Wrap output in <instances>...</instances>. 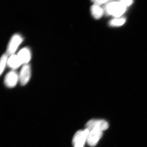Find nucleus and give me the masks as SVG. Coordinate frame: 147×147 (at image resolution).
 Wrapping results in <instances>:
<instances>
[{
  "label": "nucleus",
  "mask_w": 147,
  "mask_h": 147,
  "mask_svg": "<svg viewBox=\"0 0 147 147\" xmlns=\"http://www.w3.org/2000/svg\"><path fill=\"white\" fill-rule=\"evenodd\" d=\"M88 129V133L87 136V144L90 147H94L102 137V131L95 128Z\"/></svg>",
  "instance_id": "f03ea898"
},
{
  "label": "nucleus",
  "mask_w": 147,
  "mask_h": 147,
  "mask_svg": "<svg viewBox=\"0 0 147 147\" xmlns=\"http://www.w3.org/2000/svg\"><path fill=\"white\" fill-rule=\"evenodd\" d=\"M8 57L7 54H4L2 56L1 59V65H0V73L2 74L3 71L4 70L7 64Z\"/></svg>",
  "instance_id": "f8f14e48"
},
{
  "label": "nucleus",
  "mask_w": 147,
  "mask_h": 147,
  "mask_svg": "<svg viewBox=\"0 0 147 147\" xmlns=\"http://www.w3.org/2000/svg\"><path fill=\"white\" fill-rule=\"evenodd\" d=\"M19 81V75L16 71H11L6 74L5 78V84L9 88H13Z\"/></svg>",
  "instance_id": "0eeeda50"
},
{
  "label": "nucleus",
  "mask_w": 147,
  "mask_h": 147,
  "mask_svg": "<svg viewBox=\"0 0 147 147\" xmlns=\"http://www.w3.org/2000/svg\"><path fill=\"white\" fill-rule=\"evenodd\" d=\"M108 127V123L102 119H91L89 121L86 125V129L95 128L102 131L106 130Z\"/></svg>",
  "instance_id": "39448f33"
},
{
  "label": "nucleus",
  "mask_w": 147,
  "mask_h": 147,
  "mask_svg": "<svg viewBox=\"0 0 147 147\" xmlns=\"http://www.w3.org/2000/svg\"><path fill=\"white\" fill-rule=\"evenodd\" d=\"M23 41V38L20 34L13 35L7 46V54L10 55H13Z\"/></svg>",
  "instance_id": "20e7f679"
},
{
  "label": "nucleus",
  "mask_w": 147,
  "mask_h": 147,
  "mask_svg": "<svg viewBox=\"0 0 147 147\" xmlns=\"http://www.w3.org/2000/svg\"><path fill=\"white\" fill-rule=\"evenodd\" d=\"M7 65L10 68L16 69L22 64L17 55L13 54L11 55L10 57L9 58L7 61Z\"/></svg>",
  "instance_id": "1a4fd4ad"
},
{
  "label": "nucleus",
  "mask_w": 147,
  "mask_h": 147,
  "mask_svg": "<svg viewBox=\"0 0 147 147\" xmlns=\"http://www.w3.org/2000/svg\"><path fill=\"white\" fill-rule=\"evenodd\" d=\"M22 64H28L31 59V53L28 47L21 49L17 55Z\"/></svg>",
  "instance_id": "6e6552de"
},
{
  "label": "nucleus",
  "mask_w": 147,
  "mask_h": 147,
  "mask_svg": "<svg viewBox=\"0 0 147 147\" xmlns=\"http://www.w3.org/2000/svg\"><path fill=\"white\" fill-rule=\"evenodd\" d=\"M92 15L95 19H98L102 17L103 13V10L100 6L93 5L91 7Z\"/></svg>",
  "instance_id": "9d476101"
},
{
  "label": "nucleus",
  "mask_w": 147,
  "mask_h": 147,
  "mask_svg": "<svg viewBox=\"0 0 147 147\" xmlns=\"http://www.w3.org/2000/svg\"><path fill=\"white\" fill-rule=\"evenodd\" d=\"M121 3L124 5L125 6L127 7L129 6L132 4V3L133 2V1H120Z\"/></svg>",
  "instance_id": "ddd939ff"
},
{
  "label": "nucleus",
  "mask_w": 147,
  "mask_h": 147,
  "mask_svg": "<svg viewBox=\"0 0 147 147\" xmlns=\"http://www.w3.org/2000/svg\"><path fill=\"white\" fill-rule=\"evenodd\" d=\"M88 133V130L86 128L84 130L77 131L72 139L74 147H85L84 146L86 142H87Z\"/></svg>",
  "instance_id": "7ed1b4c3"
},
{
  "label": "nucleus",
  "mask_w": 147,
  "mask_h": 147,
  "mask_svg": "<svg viewBox=\"0 0 147 147\" xmlns=\"http://www.w3.org/2000/svg\"><path fill=\"white\" fill-rule=\"evenodd\" d=\"M126 19L124 18H114L109 22V25L111 26L118 27L122 26L125 23Z\"/></svg>",
  "instance_id": "9b49d317"
},
{
  "label": "nucleus",
  "mask_w": 147,
  "mask_h": 147,
  "mask_svg": "<svg viewBox=\"0 0 147 147\" xmlns=\"http://www.w3.org/2000/svg\"><path fill=\"white\" fill-rule=\"evenodd\" d=\"M105 9L108 14L118 18L125 12L126 7L119 1L108 3L105 7Z\"/></svg>",
  "instance_id": "f257e3e1"
},
{
  "label": "nucleus",
  "mask_w": 147,
  "mask_h": 147,
  "mask_svg": "<svg viewBox=\"0 0 147 147\" xmlns=\"http://www.w3.org/2000/svg\"><path fill=\"white\" fill-rule=\"evenodd\" d=\"M31 76V69L29 64L24 65L19 75V81L21 85L25 86L28 82Z\"/></svg>",
  "instance_id": "423d86ee"
},
{
  "label": "nucleus",
  "mask_w": 147,
  "mask_h": 147,
  "mask_svg": "<svg viewBox=\"0 0 147 147\" xmlns=\"http://www.w3.org/2000/svg\"><path fill=\"white\" fill-rule=\"evenodd\" d=\"M108 2V1H100V0L92 1V2L94 3V4L99 6L101 5L102 4Z\"/></svg>",
  "instance_id": "4468645a"
}]
</instances>
